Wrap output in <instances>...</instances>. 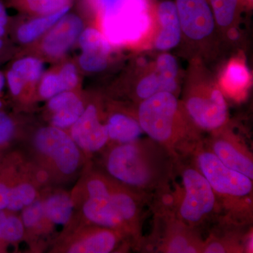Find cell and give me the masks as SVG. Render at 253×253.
Returning a JSON list of instances; mask_svg holds the SVG:
<instances>
[{
  "label": "cell",
  "instance_id": "6da1fadb",
  "mask_svg": "<svg viewBox=\"0 0 253 253\" xmlns=\"http://www.w3.org/2000/svg\"><path fill=\"white\" fill-rule=\"evenodd\" d=\"M106 149L102 170L112 179L146 196L151 205L170 198L177 159L168 149L149 137Z\"/></svg>",
  "mask_w": 253,
  "mask_h": 253
},
{
  "label": "cell",
  "instance_id": "7a4b0ae2",
  "mask_svg": "<svg viewBox=\"0 0 253 253\" xmlns=\"http://www.w3.org/2000/svg\"><path fill=\"white\" fill-rule=\"evenodd\" d=\"M137 120L148 137L176 158L192 156L204 139L173 93L161 91L139 104Z\"/></svg>",
  "mask_w": 253,
  "mask_h": 253
},
{
  "label": "cell",
  "instance_id": "3957f363",
  "mask_svg": "<svg viewBox=\"0 0 253 253\" xmlns=\"http://www.w3.org/2000/svg\"><path fill=\"white\" fill-rule=\"evenodd\" d=\"M191 157L217 197L221 219L236 224H252L253 179L221 163L204 141Z\"/></svg>",
  "mask_w": 253,
  "mask_h": 253
},
{
  "label": "cell",
  "instance_id": "277c9868",
  "mask_svg": "<svg viewBox=\"0 0 253 253\" xmlns=\"http://www.w3.org/2000/svg\"><path fill=\"white\" fill-rule=\"evenodd\" d=\"M32 163L41 184H66L87 166L86 156L64 129L43 126L32 141Z\"/></svg>",
  "mask_w": 253,
  "mask_h": 253
},
{
  "label": "cell",
  "instance_id": "5b68a950",
  "mask_svg": "<svg viewBox=\"0 0 253 253\" xmlns=\"http://www.w3.org/2000/svg\"><path fill=\"white\" fill-rule=\"evenodd\" d=\"M176 176L180 178L181 186L175 181L171 208L184 224L203 235L221 219L217 197L191 156L177 160Z\"/></svg>",
  "mask_w": 253,
  "mask_h": 253
},
{
  "label": "cell",
  "instance_id": "8992f818",
  "mask_svg": "<svg viewBox=\"0 0 253 253\" xmlns=\"http://www.w3.org/2000/svg\"><path fill=\"white\" fill-rule=\"evenodd\" d=\"M151 211L154 214L152 231L145 237L142 252L202 253V234L179 219L169 205H155Z\"/></svg>",
  "mask_w": 253,
  "mask_h": 253
},
{
  "label": "cell",
  "instance_id": "52a82bcc",
  "mask_svg": "<svg viewBox=\"0 0 253 253\" xmlns=\"http://www.w3.org/2000/svg\"><path fill=\"white\" fill-rule=\"evenodd\" d=\"M101 12L104 36L113 44L137 41L149 27L144 0H91Z\"/></svg>",
  "mask_w": 253,
  "mask_h": 253
},
{
  "label": "cell",
  "instance_id": "ba28073f",
  "mask_svg": "<svg viewBox=\"0 0 253 253\" xmlns=\"http://www.w3.org/2000/svg\"><path fill=\"white\" fill-rule=\"evenodd\" d=\"M132 249L129 240L119 231L82 223L56 241L52 253H126Z\"/></svg>",
  "mask_w": 253,
  "mask_h": 253
},
{
  "label": "cell",
  "instance_id": "9c48e42d",
  "mask_svg": "<svg viewBox=\"0 0 253 253\" xmlns=\"http://www.w3.org/2000/svg\"><path fill=\"white\" fill-rule=\"evenodd\" d=\"M184 108L194 124L202 130L215 131L227 122V104L217 88L188 95Z\"/></svg>",
  "mask_w": 253,
  "mask_h": 253
},
{
  "label": "cell",
  "instance_id": "30bf717a",
  "mask_svg": "<svg viewBox=\"0 0 253 253\" xmlns=\"http://www.w3.org/2000/svg\"><path fill=\"white\" fill-rule=\"evenodd\" d=\"M204 141L226 166L253 179V154L242 138L221 127Z\"/></svg>",
  "mask_w": 253,
  "mask_h": 253
},
{
  "label": "cell",
  "instance_id": "8fae6325",
  "mask_svg": "<svg viewBox=\"0 0 253 253\" xmlns=\"http://www.w3.org/2000/svg\"><path fill=\"white\" fill-rule=\"evenodd\" d=\"M69 129L68 134L86 158L101 152L109 144L106 123H101L94 104L88 105Z\"/></svg>",
  "mask_w": 253,
  "mask_h": 253
},
{
  "label": "cell",
  "instance_id": "7c38bea8",
  "mask_svg": "<svg viewBox=\"0 0 253 253\" xmlns=\"http://www.w3.org/2000/svg\"><path fill=\"white\" fill-rule=\"evenodd\" d=\"M251 225L219 219L208 231L202 253H246L248 238L253 233Z\"/></svg>",
  "mask_w": 253,
  "mask_h": 253
},
{
  "label": "cell",
  "instance_id": "4fadbf2b",
  "mask_svg": "<svg viewBox=\"0 0 253 253\" xmlns=\"http://www.w3.org/2000/svg\"><path fill=\"white\" fill-rule=\"evenodd\" d=\"M176 7L181 27L190 39L201 41L214 28V18L207 0H176Z\"/></svg>",
  "mask_w": 253,
  "mask_h": 253
},
{
  "label": "cell",
  "instance_id": "5bb4252c",
  "mask_svg": "<svg viewBox=\"0 0 253 253\" xmlns=\"http://www.w3.org/2000/svg\"><path fill=\"white\" fill-rule=\"evenodd\" d=\"M75 208L81 210L83 223L119 231L129 240L132 246L127 229L111 203L110 194L82 199L75 204Z\"/></svg>",
  "mask_w": 253,
  "mask_h": 253
},
{
  "label": "cell",
  "instance_id": "9a60e30c",
  "mask_svg": "<svg viewBox=\"0 0 253 253\" xmlns=\"http://www.w3.org/2000/svg\"><path fill=\"white\" fill-rule=\"evenodd\" d=\"M83 21L76 14H66L50 28L42 49L51 57H59L71 49L83 31Z\"/></svg>",
  "mask_w": 253,
  "mask_h": 253
},
{
  "label": "cell",
  "instance_id": "2e32d148",
  "mask_svg": "<svg viewBox=\"0 0 253 253\" xmlns=\"http://www.w3.org/2000/svg\"><path fill=\"white\" fill-rule=\"evenodd\" d=\"M41 196L45 217L53 228L69 227L76 208L71 193L63 189L50 190L41 194Z\"/></svg>",
  "mask_w": 253,
  "mask_h": 253
},
{
  "label": "cell",
  "instance_id": "e0dca14e",
  "mask_svg": "<svg viewBox=\"0 0 253 253\" xmlns=\"http://www.w3.org/2000/svg\"><path fill=\"white\" fill-rule=\"evenodd\" d=\"M40 185L41 184L37 179L32 165L25 171L21 164L19 174L10 190L9 204L6 211L17 213L33 204L41 195L38 190Z\"/></svg>",
  "mask_w": 253,
  "mask_h": 253
},
{
  "label": "cell",
  "instance_id": "ac0fdd59",
  "mask_svg": "<svg viewBox=\"0 0 253 253\" xmlns=\"http://www.w3.org/2000/svg\"><path fill=\"white\" fill-rule=\"evenodd\" d=\"M158 15L162 30L156 39V47L163 51L172 49L179 44L182 31L175 4L163 1L158 6Z\"/></svg>",
  "mask_w": 253,
  "mask_h": 253
},
{
  "label": "cell",
  "instance_id": "d6986e66",
  "mask_svg": "<svg viewBox=\"0 0 253 253\" xmlns=\"http://www.w3.org/2000/svg\"><path fill=\"white\" fill-rule=\"evenodd\" d=\"M21 219L25 228V239H27L32 247L36 249L37 240L52 231L53 226L48 221L44 214L41 195L33 204L21 211Z\"/></svg>",
  "mask_w": 253,
  "mask_h": 253
},
{
  "label": "cell",
  "instance_id": "ffe728a7",
  "mask_svg": "<svg viewBox=\"0 0 253 253\" xmlns=\"http://www.w3.org/2000/svg\"><path fill=\"white\" fill-rule=\"evenodd\" d=\"M109 144H124L141 138L143 131L137 118L123 113H115L108 118ZM109 146V145H108Z\"/></svg>",
  "mask_w": 253,
  "mask_h": 253
},
{
  "label": "cell",
  "instance_id": "44dd1931",
  "mask_svg": "<svg viewBox=\"0 0 253 253\" xmlns=\"http://www.w3.org/2000/svg\"><path fill=\"white\" fill-rule=\"evenodd\" d=\"M71 7L60 10L58 12L44 15L21 25L16 31V38L20 42L30 43L50 29L58 21L68 12Z\"/></svg>",
  "mask_w": 253,
  "mask_h": 253
},
{
  "label": "cell",
  "instance_id": "7402d4cb",
  "mask_svg": "<svg viewBox=\"0 0 253 253\" xmlns=\"http://www.w3.org/2000/svg\"><path fill=\"white\" fill-rule=\"evenodd\" d=\"M25 228L21 217L16 212L6 211L0 226V253L6 251V246L16 245L25 239Z\"/></svg>",
  "mask_w": 253,
  "mask_h": 253
},
{
  "label": "cell",
  "instance_id": "603a6c76",
  "mask_svg": "<svg viewBox=\"0 0 253 253\" xmlns=\"http://www.w3.org/2000/svg\"><path fill=\"white\" fill-rule=\"evenodd\" d=\"M250 73L244 64L233 62L229 65L222 78L223 85L230 93L244 90L249 83Z\"/></svg>",
  "mask_w": 253,
  "mask_h": 253
},
{
  "label": "cell",
  "instance_id": "cb8c5ba5",
  "mask_svg": "<svg viewBox=\"0 0 253 253\" xmlns=\"http://www.w3.org/2000/svg\"><path fill=\"white\" fill-rule=\"evenodd\" d=\"M158 74L162 83L163 91L173 93L176 91L177 84L178 65L175 58L172 55L163 54L157 60Z\"/></svg>",
  "mask_w": 253,
  "mask_h": 253
},
{
  "label": "cell",
  "instance_id": "d4e9b609",
  "mask_svg": "<svg viewBox=\"0 0 253 253\" xmlns=\"http://www.w3.org/2000/svg\"><path fill=\"white\" fill-rule=\"evenodd\" d=\"M79 42L83 51L100 53L109 56L111 49L110 42L98 30L88 28L82 31Z\"/></svg>",
  "mask_w": 253,
  "mask_h": 253
},
{
  "label": "cell",
  "instance_id": "484cf974",
  "mask_svg": "<svg viewBox=\"0 0 253 253\" xmlns=\"http://www.w3.org/2000/svg\"><path fill=\"white\" fill-rule=\"evenodd\" d=\"M85 106L81 99L66 107L52 113L51 118V126L60 129H69L83 114Z\"/></svg>",
  "mask_w": 253,
  "mask_h": 253
},
{
  "label": "cell",
  "instance_id": "4316f807",
  "mask_svg": "<svg viewBox=\"0 0 253 253\" xmlns=\"http://www.w3.org/2000/svg\"><path fill=\"white\" fill-rule=\"evenodd\" d=\"M10 69L17 73L25 83H35L41 78L44 71V65L36 58H23L15 61Z\"/></svg>",
  "mask_w": 253,
  "mask_h": 253
},
{
  "label": "cell",
  "instance_id": "83f0119b",
  "mask_svg": "<svg viewBox=\"0 0 253 253\" xmlns=\"http://www.w3.org/2000/svg\"><path fill=\"white\" fill-rule=\"evenodd\" d=\"M239 0H211L214 19L223 27L231 25L234 21Z\"/></svg>",
  "mask_w": 253,
  "mask_h": 253
},
{
  "label": "cell",
  "instance_id": "f1b7e54d",
  "mask_svg": "<svg viewBox=\"0 0 253 253\" xmlns=\"http://www.w3.org/2000/svg\"><path fill=\"white\" fill-rule=\"evenodd\" d=\"M17 124L14 118L0 110V151H4L17 138Z\"/></svg>",
  "mask_w": 253,
  "mask_h": 253
},
{
  "label": "cell",
  "instance_id": "f546056e",
  "mask_svg": "<svg viewBox=\"0 0 253 253\" xmlns=\"http://www.w3.org/2000/svg\"><path fill=\"white\" fill-rule=\"evenodd\" d=\"M26 4L33 12L44 16L71 7L72 0H26Z\"/></svg>",
  "mask_w": 253,
  "mask_h": 253
},
{
  "label": "cell",
  "instance_id": "4dcf8cb0",
  "mask_svg": "<svg viewBox=\"0 0 253 253\" xmlns=\"http://www.w3.org/2000/svg\"><path fill=\"white\" fill-rule=\"evenodd\" d=\"M163 91L162 83L158 73H152L143 78L136 88V94L141 101Z\"/></svg>",
  "mask_w": 253,
  "mask_h": 253
},
{
  "label": "cell",
  "instance_id": "1f68e13d",
  "mask_svg": "<svg viewBox=\"0 0 253 253\" xmlns=\"http://www.w3.org/2000/svg\"><path fill=\"white\" fill-rule=\"evenodd\" d=\"M82 68L88 72H100L107 67L108 55L83 51L79 59Z\"/></svg>",
  "mask_w": 253,
  "mask_h": 253
},
{
  "label": "cell",
  "instance_id": "d6a6232c",
  "mask_svg": "<svg viewBox=\"0 0 253 253\" xmlns=\"http://www.w3.org/2000/svg\"><path fill=\"white\" fill-rule=\"evenodd\" d=\"M58 74H48L43 78L39 88L40 95L44 99H49L55 95L63 92Z\"/></svg>",
  "mask_w": 253,
  "mask_h": 253
},
{
  "label": "cell",
  "instance_id": "836d02e7",
  "mask_svg": "<svg viewBox=\"0 0 253 253\" xmlns=\"http://www.w3.org/2000/svg\"><path fill=\"white\" fill-rule=\"evenodd\" d=\"M60 83L63 91H71L77 86L78 77L76 66L72 63L65 65L59 74Z\"/></svg>",
  "mask_w": 253,
  "mask_h": 253
},
{
  "label": "cell",
  "instance_id": "e575fe53",
  "mask_svg": "<svg viewBox=\"0 0 253 253\" xmlns=\"http://www.w3.org/2000/svg\"><path fill=\"white\" fill-rule=\"evenodd\" d=\"M79 99L78 95L73 91H63L49 99L48 109L51 113H54L66 107L68 105L72 104Z\"/></svg>",
  "mask_w": 253,
  "mask_h": 253
},
{
  "label": "cell",
  "instance_id": "d590c367",
  "mask_svg": "<svg viewBox=\"0 0 253 253\" xmlns=\"http://www.w3.org/2000/svg\"><path fill=\"white\" fill-rule=\"evenodd\" d=\"M5 78L11 94L14 97L19 96L22 92L23 86L26 84L23 78L11 69L7 71Z\"/></svg>",
  "mask_w": 253,
  "mask_h": 253
},
{
  "label": "cell",
  "instance_id": "8d00e7d4",
  "mask_svg": "<svg viewBox=\"0 0 253 253\" xmlns=\"http://www.w3.org/2000/svg\"><path fill=\"white\" fill-rule=\"evenodd\" d=\"M5 84H6V78L4 73L0 71V93L1 94L3 89H4Z\"/></svg>",
  "mask_w": 253,
  "mask_h": 253
},
{
  "label": "cell",
  "instance_id": "74e56055",
  "mask_svg": "<svg viewBox=\"0 0 253 253\" xmlns=\"http://www.w3.org/2000/svg\"><path fill=\"white\" fill-rule=\"evenodd\" d=\"M229 36L231 40L235 41V40L239 38V33H238L236 29H231V31L229 33Z\"/></svg>",
  "mask_w": 253,
  "mask_h": 253
},
{
  "label": "cell",
  "instance_id": "f35d334b",
  "mask_svg": "<svg viewBox=\"0 0 253 253\" xmlns=\"http://www.w3.org/2000/svg\"><path fill=\"white\" fill-rule=\"evenodd\" d=\"M5 47H6V44H5L4 38H0V55L3 54Z\"/></svg>",
  "mask_w": 253,
  "mask_h": 253
},
{
  "label": "cell",
  "instance_id": "ab89813d",
  "mask_svg": "<svg viewBox=\"0 0 253 253\" xmlns=\"http://www.w3.org/2000/svg\"><path fill=\"white\" fill-rule=\"evenodd\" d=\"M6 33V29L4 28L0 27V38H4Z\"/></svg>",
  "mask_w": 253,
  "mask_h": 253
},
{
  "label": "cell",
  "instance_id": "60d3db41",
  "mask_svg": "<svg viewBox=\"0 0 253 253\" xmlns=\"http://www.w3.org/2000/svg\"><path fill=\"white\" fill-rule=\"evenodd\" d=\"M3 152L4 151H0V166H1V162H2L3 158H4V156H3Z\"/></svg>",
  "mask_w": 253,
  "mask_h": 253
}]
</instances>
